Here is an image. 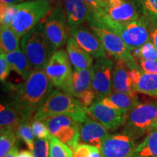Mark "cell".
<instances>
[{
    "instance_id": "f6af8a7d",
    "label": "cell",
    "mask_w": 157,
    "mask_h": 157,
    "mask_svg": "<svg viewBox=\"0 0 157 157\" xmlns=\"http://www.w3.org/2000/svg\"><path fill=\"white\" fill-rule=\"evenodd\" d=\"M47 1H49V2H53L58 1V0H47Z\"/></svg>"
},
{
    "instance_id": "b9f144b4",
    "label": "cell",
    "mask_w": 157,
    "mask_h": 157,
    "mask_svg": "<svg viewBox=\"0 0 157 157\" xmlns=\"http://www.w3.org/2000/svg\"><path fill=\"white\" fill-rule=\"evenodd\" d=\"M18 149L17 147L15 146L10 151L5 155V157H18Z\"/></svg>"
},
{
    "instance_id": "8d00e7d4",
    "label": "cell",
    "mask_w": 157,
    "mask_h": 157,
    "mask_svg": "<svg viewBox=\"0 0 157 157\" xmlns=\"http://www.w3.org/2000/svg\"><path fill=\"white\" fill-rule=\"evenodd\" d=\"M84 108H88L95 101V94L93 89H90L83 92L77 98Z\"/></svg>"
},
{
    "instance_id": "e575fe53",
    "label": "cell",
    "mask_w": 157,
    "mask_h": 157,
    "mask_svg": "<svg viewBox=\"0 0 157 157\" xmlns=\"http://www.w3.org/2000/svg\"><path fill=\"white\" fill-rule=\"evenodd\" d=\"M32 153L34 157H50L49 139H37L35 140Z\"/></svg>"
},
{
    "instance_id": "d6986e66",
    "label": "cell",
    "mask_w": 157,
    "mask_h": 157,
    "mask_svg": "<svg viewBox=\"0 0 157 157\" xmlns=\"http://www.w3.org/2000/svg\"><path fill=\"white\" fill-rule=\"evenodd\" d=\"M66 50L74 68L93 69V57L84 50L71 36L66 42Z\"/></svg>"
},
{
    "instance_id": "ba28073f",
    "label": "cell",
    "mask_w": 157,
    "mask_h": 157,
    "mask_svg": "<svg viewBox=\"0 0 157 157\" xmlns=\"http://www.w3.org/2000/svg\"><path fill=\"white\" fill-rule=\"evenodd\" d=\"M44 70L53 86L69 95L73 69L67 51L63 49L56 50L50 56Z\"/></svg>"
},
{
    "instance_id": "603a6c76",
    "label": "cell",
    "mask_w": 157,
    "mask_h": 157,
    "mask_svg": "<svg viewBox=\"0 0 157 157\" xmlns=\"http://www.w3.org/2000/svg\"><path fill=\"white\" fill-rule=\"evenodd\" d=\"M135 93L157 98V74L141 71L136 83L132 85Z\"/></svg>"
},
{
    "instance_id": "7bdbcfd3",
    "label": "cell",
    "mask_w": 157,
    "mask_h": 157,
    "mask_svg": "<svg viewBox=\"0 0 157 157\" xmlns=\"http://www.w3.org/2000/svg\"><path fill=\"white\" fill-rule=\"evenodd\" d=\"M18 157H34V154H33V153H31L30 151L23 150L19 152Z\"/></svg>"
},
{
    "instance_id": "5b68a950",
    "label": "cell",
    "mask_w": 157,
    "mask_h": 157,
    "mask_svg": "<svg viewBox=\"0 0 157 157\" xmlns=\"http://www.w3.org/2000/svg\"><path fill=\"white\" fill-rule=\"evenodd\" d=\"M21 47L33 70L44 69L52 54L42 21L21 38Z\"/></svg>"
},
{
    "instance_id": "52a82bcc",
    "label": "cell",
    "mask_w": 157,
    "mask_h": 157,
    "mask_svg": "<svg viewBox=\"0 0 157 157\" xmlns=\"http://www.w3.org/2000/svg\"><path fill=\"white\" fill-rule=\"evenodd\" d=\"M43 23L51 52L53 54L67 42L70 36V27L63 6L57 4Z\"/></svg>"
},
{
    "instance_id": "f546056e",
    "label": "cell",
    "mask_w": 157,
    "mask_h": 157,
    "mask_svg": "<svg viewBox=\"0 0 157 157\" xmlns=\"http://www.w3.org/2000/svg\"><path fill=\"white\" fill-rule=\"evenodd\" d=\"M134 58L138 60H156L157 48L151 40H149L136 50L132 51Z\"/></svg>"
},
{
    "instance_id": "8fae6325",
    "label": "cell",
    "mask_w": 157,
    "mask_h": 157,
    "mask_svg": "<svg viewBox=\"0 0 157 157\" xmlns=\"http://www.w3.org/2000/svg\"><path fill=\"white\" fill-rule=\"evenodd\" d=\"M103 15L96 21L103 23H123L140 17L131 0H103Z\"/></svg>"
},
{
    "instance_id": "8992f818",
    "label": "cell",
    "mask_w": 157,
    "mask_h": 157,
    "mask_svg": "<svg viewBox=\"0 0 157 157\" xmlns=\"http://www.w3.org/2000/svg\"><path fill=\"white\" fill-rule=\"evenodd\" d=\"M157 117V101L140 103L127 115L121 132L137 140L154 129Z\"/></svg>"
},
{
    "instance_id": "e0dca14e",
    "label": "cell",
    "mask_w": 157,
    "mask_h": 157,
    "mask_svg": "<svg viewBox=\"0 0 157 157\" xmlns=\"http://www.w3.org/2000/svg\"><path fill=\"white\" fill-rule=\"evenodd\" d=\"M67 21L70 28L87 21L93 14L84 0H63Z\"/></svg>"
},
{
    "instance_id": "ee69618b",
    "label": "cell",
    "mask_w": 157,
    "mask_h": 157,
    "mask_svg": "<svg viewBox=\"0 0 157 157\" xmlns=\"http://www.w3.org/2000/svg\"><path fill=\"white\" fill-rule=\"evenodd\" d=\"M157 129V117H156V121H155V123H154V129Z\"/></svg>"
},
{
    "instance_id": "5bb4252c",
    "label": "cell",
    "mask_w": 157,
    "mask_h": 157,
    "mask_svg": "<svg viewBox=\"0 0 157 157\" xmlns=\"http://www.w3.org/2000/svg\"><path fill=\"white\" fill-rule=\"evenodd\" d=\"M135 140L123 132L110 134L100 148L101 157H132Z\"/></svg>"
},
{
    "instance_id": "4dcf8cb0",
    "label": "cell",
    "mask_w": 157,
    "mask_h": 157,
    "mask_svg": "<svg viewBox=\"0 0 157 157\" xmlns=\"http://www.w3.org/2000/svg\"><path fill=\"white\" fill-rule=\"evenodd\" d=\"M17 134L15 131L1 132L0 135V157H5L6 154L15 146Z\"/></svg>"
},
{
    "instance_id": "d590c367",
    "label": "cell",
    "mask_w": 157,
    "mask_h": 157,
    "mask_svg": "<svg viewBox=\"0 0 157 157\" xmlns=\"http://www.w3.org/2000/svg\"><path fill=\"white\" fill-rule=\"evenodd\" d=\"M89 5L93 14L92 17L100 18L103 15V0H84Z\"/></svg>"
},
{
    "instance_id": "44dd1931",
    "label": "cell",
    "mask_w": 157,
    "mask_h": 157,
    "mask_svg": "<svg viewBox=\"0 0 157 157\" xmlns=\"http://www.w3.org/2000/svg\"><path fill=\"white\" fill-rule=\"evenodd\" d=\"M93 69L74 68L69 95L77 98L85 90L93 89Z\"/></svg>"
},
{
    "instance_id": "836d02e7",
    "label": "cell",
    "mask_w": 157,
    "mask_h": 157,
    "mask_svg": "<svg viewBox=\"0 0 157 157\" xmlns=\"http://www.w3.org/2000/svg\"><path fill=\"white\" fill-rule=\"evenodd\" d=\"M31 124L35 137L37 139H49L50 133L44 121L32 118Z\"/></svg>"
},
{
    "instance_id": "cb8c5ba5",
    "label": "cell",
    "mask_w": 157,
    "mask_h": 157,
    "mask_svg": "<svg viewBox=\"0 0 157 157\" xmlns=\"http://www.w3.org/2000/svg\"><path fill=\"white\" fill-rule=\"evenodd\" d=\"M132 157H157V129L151 131L137 145Z\"/></svg>"
},
{
    "instance_id": "60d3db41",
    "label": "cell",
    "mask_w": 157,
    "mask_h": 157,
    "mask_svg": "<svg viewBox=\"0 0 157 157\" xmlns=\"http://www.w3.org/2000/svg\"><path fill=\"white\" fill-rule=\"evenodd\" d=\"M25 1H27V0H0V5H14Z\"/></svg>"
},
{
    "instance_id": "83f0119b",
    "label": "cell",
    "mask_w": 157,
    "mask_h": 157,
    "mask_svg": "<svg viewBox=\"0 0 157 157\" xmlns=\"http://www.w3.org/2000/svg\"><path fill=\"white\" fill-rule=\"evenodd\" d=\"M31 119L23 121L16 130L17 137L25 142L31 151L33 150L35 143V135L31 124Z\"/></svg>"
},
{
    "instance_id": "ab89813d",
    "label": "cell",
    "mask_w": 157,
    "mask_h": 157,
    "mask_svg": "<svg viewBox=\"0 0 157 157\" xmlns=\"http://www.w3.org/2000/svg\"><path fill=\"white\" fill-rule=\"evenodd\" d=\"M149 27H150L151 40L157 48V25H151Z\"/></svg>"
},
{
    "instance_id": "7c38bea8",
    "label": "cell",
    "mask_w": 157,
    "mask_h": 157,
    "mask_svg": "<svg viewBox=\"0 0 157 157\" xmlns=\"http://www.w3.org/2000/svg\"><path fill=\"white\" fill-rule=\"evenodd\" d=\"M114 63L106 56L96 58L93 64V90L95 101L107 97L112 93V76Z\"/></svg>"
},
{
    "instance_id": "4fadbf2b",
    "label": "cell",
    "mask_w": 157,
    "mask_h": 157,
    "mask_svg": "<svg viewBox=\"0 0 157 157\" xmlns=\"http://www.w3.org/2000/svg\"><path fill=\"white\" fill-rule=\"evenodd\" d=\"M85 109L88 115L110 131H116L124 126L128 115L125 111L111 109L98 101Z\"/></svg>"
},
{
    "instance_id": "1f68e13d",
    "label": "cell",
    "mask_w": 157,
    "mask_h": 157,
    "mask_svg": "<svg viewBox=\"0 0 157 157\" xmlns=\"http://www.w3.org/2000/svg\"><path fill=\"white\" fill-rule=\"evenodd\" d=\"M72 151L73 157H101L99 148L85 143H78Z\"/></svg>"
},
{
    "instance_id": "277c9868",
    "label": "cell",
    "mask_w": 157,
    "mask_h": 157,
    "mask_svg": "<svg viewBox=\"0 0 157 157\" xmlns=\"http://www.w3.org/2000/svg\"><path fill=\"white\" fill-rule=\"evenodd\" d=\"M53 9L47 0H27L17 5V12L11 28L20 38L45 19Z\"/></svg>"
},
{
    "instance_id": "f35d334b",
    "label": "cell",
    "mask_w": 157,
    "mask_h": 157,
    "mask_svg": "<svg viewBox=\"0 0 157 157\" xmlns=\"http://www.w3.org/2000/svg\"><path fill=\"white\" fill-rule=\"evenodd\" d=\"M11 68L3 55H0V80L4 82L10 73Z\"/></svg>"
},
{
    "instance_id": "ffe728a7",
    "label": "cell",
    "mask_w": 157,
    "mask_h": 157,
    "mask_svg": "<svg viewBox=\"0 0 157 157\" xmlns=\"http://www.w3.org/2000/svg\"><path fill=\"white\" fill-rule=\"evenodd\" d=\"M129 69L124 62L117 60L112 76V90L129 94L136 93L132 89L129 78Z\"/></svg>"
},
{
    "instance_id": "3957f363",
    "label": "cell",
    "mask_w": 157,
    "mask_h": 157,
    "mask_svg": "<svg viewBox=\"0 0 157 157\" xmlns=\"http://www.w3.org/2000/svg\"><path fill=\"white\" fill-rule=\"evenodd\" d=\"M87 22L90 29L100 39L109 56L116 60H122L126 63L129 70L140 69L132 52L117 33L93 17H90Z\"/></svg>"
},
{
    "instance_id": "d6a6232c",
    "label": "cell",
    "mask_w": 157,
    "mask_h": 157,
    "mask_svg": "<svg viewBox=\"0 0 157 157\" xmlns=\"http://www.w3.org/2000/svg\"><path fill=\"white\" fill-rule=\"evenodd\" d=\"M0 23L1 26L11 27L17 12V5H0Z\"/></svg>"
},
{
    "instance_id": "ac0fdd59",
    "label": "cell",
    "mask_w": 157,
    "mask_h": 157,
    "mask_svg": "<svg viewBox=\"0 0 157 157\" xmlns=\"http://www.w3.org/2000/svg\"><path fill=\"white\" fill-rule=\"evenodd\" d=\"M25 119L20 111L10 102L2 101L0 105V132L15 131Z\"/></svg>"
},
{
    "instance_id": "4316f807",
    "label": "cell",
    "mask_w": 157,
    "mask_h": 157,
    "mask_svg": "<svg viewBox=\"0 0 157 157\" xmlns=\"http://www.w3.org/2000/svg\"><path fill=\"white\" fill-rule=\"evenodd\" d=\"M108 98L113 101L121 110L129 113L137 105L140 103L136 94H129L121 92L112 91Z\"/></svg>"
},
{
    "instance_id": "9a60e30c",
    "label": "cell",
    "mask_w": 157,
    "mask_h": 157,
    "mask_svg": "<svg viewBox=\"0 0 157 157\" xmlns=\"http://www.w3.org/2000/svg\"><path fill=\"white\" fill-rule=\"evenodd\" d=\"M70 36L93 58L106 56V51L93 31L82 24L70 28Z\"/></svg>"
},
{
    "instance_id": "484cf974",
    "label": "cell",
    "mask_w": 157,
    "mask_h": 157,
    "mask_svg": "<svg viewBox=\"0 0 157 157\" xmlns=\"http://www.w3.org/2000/svg\"><path fill=\"white\" fill-rule=\"evenodd\" d=\"M149 26L157 25V0H131Z\"/></svg>"
},
{
    "instance_id": "d4e9b609",
    "label": "cell",
    "mask_w": 157,
    "mask_h": 157,
    "mask_svg": "<svg viewBox=\"0 0 157 157\" xmlns=\"http://www.w3.org/2000/svg\"><path fill=\"white\" fill-rule=\"evenodd\" d=\"M20 37L11 27L1 26L0 28V51L6 54L20 50Z\"/></svg>"
},
{
    "instance_id": "9c48e42d",
    "label": "cell",
    "mask_w": 157,
    "mask_h": 157,
    "mask_svg": "<svg viewBox=\"0 0 157 157\" xmlns=\"http://www.w3.org/2000/svg\"><path fill=\"white\" fill-rule=\"evenodd\" d=\"M103 24L117 33L131 52L151 40L150 27L141 17L123 23H109Z\"/></svg>"
},
{
    "instance_id": "7a4b0ae2",
    "label": "cell",
    "mask_w": 157,
    "mask_h": 157,
    "mask_svg": "<svg viewBox=\"0 0 157 157\" xmlns=\"http://www.w3.org/2000/svg\"><path fill=\"white\" fill-rule=\"evenodd\" d=\"M64 115L82 123L88 114L85 108L77 98L60 90H53L33 116L34 119L42 120L48 117Z\"/></svg>"
},
{
    "instance_id": "30bf717a",
    "label": "cell",
    "mask_w": 157,
    "mask_h": 157,
    "mask_svg": "<svg viewBox=\"0 0 157 157\" xmlns=\"http://www.w3.org/2000/svg\"><path fill=\"white\" fill-rule=\"evenodd\" d=\"M50 135L73 149L80 139L79 122L64 115L48 117L42 119Z\"/></svg>"
},
{
    "instance_id": "f1b7e54d",
    "label": "cell",
    "mask_w": 157,
    "mask_h": 157,
    "mask_svg": "<svg viewBox=\"0 0 157 157\" xmlns=\"http://www.w3.org/2000/svg\"><path fill=\"white\" fill-rule=\"evenodd\" d=\"M49 142L50 157H73L72 149L51 135L49 137Z\"/></svg>"
},
{
    "instance_id": "74e56055",
    "label": "cell",
    "mask_w": 157,
    "mask_h": 157,
    "mask_svg": "<svg viewBox=\"0 0 157 157\" xmlns=\"http://www.w3.org/2000/svg\"><path fill=\"white\" fill-rule=\"evenodd\" d=\"M140 69L146 73L157 74L156 60H138Z\"/></svg>"
},
{
    "instance_id": "6da1fadb",
    "label": "cell",
    "mask_w": 157,
    "mask_h": 157,
    "mask_svg": "<svg viewBox=\"0 0 157 157\" xmlns=\"http://www.w3.org/2000/svg\"><path fill=\"white\" fill-rule=\"evenodd\" d=\"M53 84L44 69L33 70L22 84L12 85L10 99L13 104L25 119H31L53 90Z\"/></svg>"
},
{
    "instance_id": "7402d4cb",
    "label": "cell",
    "mask_w": 157,
    "mask_h": 157,
    "mask_svg": "<svg viewBox=\"0 0 157 157\" xmlns=\"http://www.w3.org/2000/svg\"><path fill=\"white\" fill-rule=\"evenodd\" d=\"M3 55L11 70L15 71L25 80L33 71L30 63L22 50H17Z\"/></svg>"
},
{
    "instance_id": "2e32d148",
    "label": "cell",
    "mask_w": 157,
    "mask_h": 157,
    "mask_svg": "<svg viewBox=\"0 0 157 157\" xmlns=\"http://www.w3.org/2000/svg\"><path fill=\"white\" fill-rule=\"evenodd\" d=\"M79 143H85L101 148L102 143L110 135L109 129L95 119L88 117L85 121L79 123Z\"/></svg>"
}]
</instances>
